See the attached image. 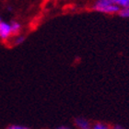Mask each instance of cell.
<instances>
[{"label": "cell", "instance_id": "cell-1", "mask_svg": "<svg viewBox=\"0 0 129 129\" xmlns=\"http://www.w3.org/2000/svg\"><path fill=\"white\" fill-rule=\"evenodd\" d=\"M92 9L103 14H118L121 8L113 4L111 0H96Z\"/></svg>", "mask_w": 129, "mask_h": 129}, {"label": "cell", "instance_id": "cell-2", "mask_svg": "<svg viewBox=\"0 0 129 129\" xmlns=\"http://www.w3.org/2000/svg\"><path fill=\"white\" fill-rule=\"evenodd\" d=\"M12 36L10 23L6 21L0 22V39L2 41H8Z\"/></svg>", "mask_w": 129, "mask_h": 129}, {"label": "cell", "instance_id": "cell-3", "mask_svg": "<svg viewBox=\"0 0 129 129\" xmlns=\"http://www.w3.org/2000/svg\"><path fill=\"white\" fill-rule=\"evenodd\" d=\"M75 124L79 129L89 128V122L83 117H78L75 120Z\"/></svg>", "mask_w": 129, "mask_h": 129}, {"label": "cell", "instance_id": "cell-4", "mask_svg": "<svg viewBox=\"0 0 129 129\" xmlns=\"http://www.w3.org/2000/svg\"><path fill=\"white\" fill-rule=\"evenodd\" d=\"M10 27H11V31H12V35H18L21 30V24L18 21H11L10 22Z\"/></svg>", "mask_w": 129, "mask_h": 129}, {"label": "cell", "instance_id": "cell-5", "mask_svg": "<svg viewBox=\"0 0 129 129\" xmlns=\"http://www.w3.org/2000/svg\"><path fill=\"white\" fill-rule=\"evenodd\" d=\"M113 4L118 6L121 8H126L129 7V0H111Z\"/></svg>", "mask_w": 129, "mask_h": 129}, {"label": "cell", "instance_id": "cell-6", "mask_svg": "<svg viewBox=\"0 0 129 129\" xmlns=\"http://www.w3.org/2000/svg\"><path fill=\"white\" fill-rule=\"evenodd\" d=\"M90 129H112V127L105 123H96Z\"/></svg>", "mask_w": 129, "mask_h": 129}, {"label": "cell", "instance_id": "cell-7", "mask_svg": "<svg viewBox=\"0 0 129 129\" xmlns=\"http://www.w3.org/2000/svg\"><path fill=\"white\" fill-rule=\"evenodd\" d=\"M25 41V37L23 35H15V38L13 40V44L14 45H19L21 44L22 43H24Z\"/></svg>", "mask_w": 129, "mask_h": 129}, {"label": "cell", "instance_id": "cell-8", "mask_svg": "<svg viewBox=\"0 0 129 129\" xmlns=\"http://www.w3.org/2000/svg\"><path fill=\"white\" fill-rule=\"evenodd\" d=\"M118 15L122 18H129V7L126 8H122L119 11Z\"/></svg>", "mask_w": 129, "mask_h": 129}, {"label": "cell", "instance_id": "cell-9", "mask_svg": "<svg viewBox=\"0 0 129 129\" xmlns=\"http://www.w3.org/2000/svg\"><path fill=\"white\" fill-rule=\"evenodd\" d=\"M6 129H30L29 127L22 126V125H17V124H13V125H9Z\"/></svg>", "mask_w": 129, "mask_h": 129}, {"label": "cell", "instance_id": "cell-10", "mask_svg": "<svg viewBox=\"0 0 129 129\" xmlns=\"http://www.w3.org/2000/svg\"><path fill=\"white\" fill-rule=\"evenodd\" d=\"M112 129H125V128L120 126V125H114L113 127H112Z\"/></svg>", "mask_w": 129, "mask_h": 129}, {"label": "cell", "instance_id": "cell-11", "mask_svg": "<svg viewBox=\"0 0 129 129\" xmlns=\"http://www.w3.org/2000/svg\"><path fill=\"white\" fill-rule=\"evenodd\" d=\"M55 129H70L69 127H67V126H59V127H57V128Z\"/></svg>", "mask_w": 129, "mask_h": 129}, {"label": "cell", "instance_id": "cell-12", "mask_svg": "<svg viewBox=\"0 0 129 129\" xmlns=\"http://www.w3.org/2000/svg\"><path fill=\"white\" fill-rule=\"evenodd\" d=\"M1 21H2V20H1V18H0V22H1Z\"/></svg>", "mask_w": 129, "mask_h": 129}, {"label": "cell", "instance_id": "cell-13", "mask_svg": "<svg viewBox=\"0 0 129 129\" xmlns=\"http://www.w3.org/2000/svg\"><path fill=\"white\" fill-rule=\"evenodd\" d=\"M86 129H90V128H86Z\"/></svg>", "mask_w": 129, "mask_h": 129}]
</instances>
